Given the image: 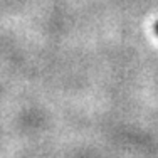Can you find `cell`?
Returning a JSON list of instances; mask_svg holds the SVG:
<instances>
[{"label": "cell", "mask_w": 158, "mask_h": 158, "mask_svg": "<svg viewBox=\"0 0 158 158\" xmlns=\"http://www.w3.org/2000/svg\"><path fill=\"white\" fill-rule=\"evenodd\" d=\"M155 31H156V34H158V24L155 25Z\"/></svg>", "instance_id": "obj_1"}]
</instances>
